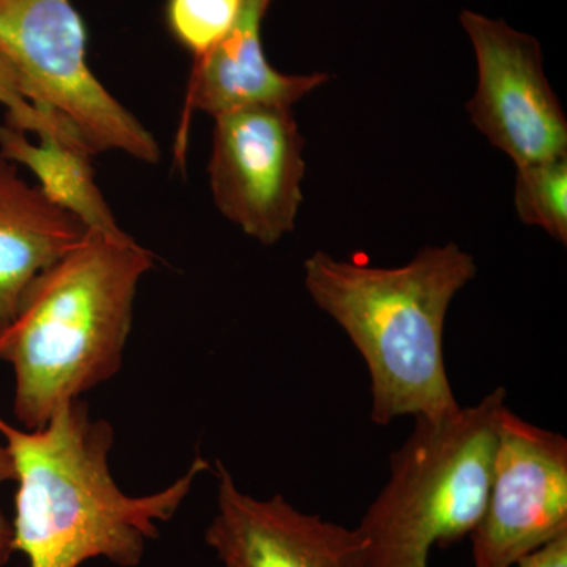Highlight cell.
<instances>
[{"label":"cell","instance_id":"1","mask_svg":"<svg viewBox=\"0 0 567 567\" xmlns=\"http://www.w3.org/2000/svg\"><path fill=\"white\" fill-rule=\"evenodd\" d=\"M17 470L14 551L29 567H80L104 558L136 567L159 525L173 520L197 477L210 470L197 456L171 486L125 494L111 472L114 427L93 417L82 399L65 402L37 431L0 420Z\"/></svg>","mask_w":567,"mask_h":567},{"label":"cell","instance_id":"2","mask_svg":"<svg viewBox=\"0 0 567 567\" xmlns=\"http://www.w3.org/2000/svg\"><path fill=\"white\" fill-rule=\"evenodd\" d=\"M303 267L309 297L363 357L372 423L442 421L461 412L443 333L451 301L477 274L472 254L451 241L425 246L402 267L382 268L316 251Z\"/></svg>","mask_w":567,"mask_h":567},{"label":"cell","instance_id":"3","mask_svg":"<svg viewBox=\"0 0 567 567\" xmlns=\"http://www.w3.org/2000/svg\"><path fill=\"white\" fill-rule=\"evenodd\" d=\"M153 254L125 233L87 230L37 276L0 333V361L14 374L13 412L37 431L65 402L118 374L137 287Z\"/></svg>","mask_w":567,"mask_h":567},{"label":"cell","instance_id":"4","mask_svg":"<svg viewBox=\"0 0 567 567\" xmlns=\"http://www.w3.org/2000/svg\"><path fill=\"white\" fill-rule=\"evenodd\" d=\"M505 388L442 421L416 417L390 457V480L357 532L365 567H429L432 548L472 535L483 517Z\"/></svg>","mask_w":567,"mask_h":567},{"label":"cell","instance_id":"5","mask_svg":"<svg viewBox=\"0 0 567 567\" xmlns=\"http://www.w3.org/2000/svg\"><path fill=\"white\" fill-rule=\"evenodd\" d=\"M87 32L71 0H0V55L22 95L58 112L92 152H122L158 164L155 136L95 76L87 63Z\"/></svg>","mask_w":567,"mask_h":567},{"label":"cell","instance_id":"6","mask_svg":"<svg viewBox=\"0 0 567 567\" xmlns=\"http://www.w3.org/2000/svg\"><path fill=\"white\" fill-rule=\"evenodd\" d=\"M213 118V203L248 237L278 244L293 233L303 204L305 137L292 107L252 104Z\"/></svg>","mask_w":567,"mask_h":567},{"label":"cell","instance_id":"7","mask_svg":"<svg viewBox=\"0 0 567 567\" xmlns=\"http://www.w3.org/2000/svg\"><path fill=\"white\" fill-rule=\"evenodd\" d=\"M567 533V440L505 405L491 487L470 535L475 567H514Z\"/></svg>","mask_w":567,"mask_h":567},{"label":"cell","instance_id":"8","mask_svg":"<svg viewBox=\"0 0 567 567\" xmlns=\"http://www.w3.org/2000/svg\"><path fill=\"white\" fill-rule=\"evenodd\" d=\"M477 62L470 121L517 167L567 156V118L544 71L539 41L505 21L464 10Z\"/></svg>","mask_w":567,"mask_h":567},{"label":"cell","instance_id":"9","mask_svg":"<svg viewBox=\"0 0 567 567\" xmlns=\"http://www.w3.org/2000/svg\"><path fill=\"white\" fill-rule=\"evenodd\" d=\"M216 514L205 544L226 567H365L357 529L301 513L282 495L245 494L223 461H216Z\"/></svg>","mask_w":567,"mask_h":567},{"label":"cell","instance_id":"10","mask_svg":"<svg viewBox=\"0 0 567 567\" xmlns=\"http://www.w3.org/2000/svg\"><path fill=\"white\" fill-rule=\"evenodd\" d=\"M271 2L244 0L229 33L204 59L193 62L183 130L189 112H205L215 117L252 104L293 107L330 82L328 73L287 74L268 62L262 22Z\"/></svg>","mask_w":567,"mask_h":567},{"label":"cell","instance_id":"11","mask_svg":"<svg viewBox=\"0 0 567 567\" xmlns=\"http://www.w3.org/2000/svg\"><path fill=\"white\" fill-rule=\"evenodd\" d=\"M87 230L39 185H29L17 164L0 156V333L37 276L80 244Z\"/></svg>","mask_w":567,"mask_h":567},{"label":"cell","instance_id":"12","mask_svg":"<svg viewBox=\"0 0 567 567\" xmlns=\"http://www.w3.org/2000/svg\"><path fill=\"white\" fill-rule=\"evenodd\" d=\"M0 125V156L28 167L44 196L78 216L85 227L102 233L123 230L96 183L92 158L95 153L65 117L52 112L47 125L35 134Z\"/></svg>","mask_w":567,"mask_h":567},{"label":"cell","instance_id":"13","mask_svg":"<svg viewBox=\"0 0 567 567\" xmlns=\"http://www.w3.org/2000/svg\"><path fill=\"white\" fill-rule=\"evenodd\" d=\"M514 205L522 223L567 244V156L517 167Z\"/></svg>","mask_w":567,"mask_h":567},{"label":"cell","instance_id":"14","mask_svg":"<svg viewBox=\"0 0 567 567\" xmlns=\"http://www.w3.org/2000/svg\"><path fill=\"white\" fill-rule=\"evenodd\" d=\"M244 0H167V25L175 40L200 61L229 33Z\"/></svg>","mask_w":567,"mask_h":567},{"label":"cell","instance_id":"15","mask_svg":"<svg viewBox=\"0 0 567 567\" xmlns=\"http://www.w3.org/2000/svg\"><path fill=\"white\" fill-rule=\"evenodd\" d=\"M0 104L6 106L7 122L24 133H35L41 112L22 95L21 84L9 62L0 55Z\"/></svg>","mask_w":567,"mask_h":567},{"label":"cell","instance_id":"16","mask_svg":"<svg viewBox=\"0 0 567 567\" xmlns=\"http://www.w3.org/2000/svg\"><path fill=\"white\" fill-rule=\"evenodd\" d=\"M517 567H567V533L533 551L517 563Z\"/></svg>","mask_w":567,"mask_h":567},{"label":"cell","instance_id":"17","mask_svg":"<svg viewBox=\"0 0 567 567\" xmlns=\"http://www.w3.org/2000/svg\"><path fill=\"white\" fill-rule=\"evenodd\" d=\"M13 524H11L6 514L2 513V509H0V567L6 566L10 555L13 554Z\"/></svg>","mask_w":567,"mask_h":567},{"label":"cell","instance_id":"18","mask_svg":"<svg viewBox=\"0 0 567 567\" xmlns=\"http://www.w3.org/2000/svg\"><path fill=\"white\" fill-rule=\"evenodd\" d=\"M17 480L13 457H11L7 443L0 442V483H10Z\"/></svg>","mask_w":567,"mask_h":567}]
</instances>
